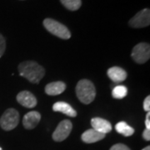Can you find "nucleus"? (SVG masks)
<instances>
[{
  "label": "nucleus",
  "mask_w": 150,
  "mask_h": 150,
  "mask_svg": "<svg viewBox=\"0 0 150 150\" xmlns=\"http://www.w3.org/2000/svg\"><path fill=\"white\" fill-rule=\"evenodd\" d=\"M18 72L22 77L33 83H38L45 74V70L34 61H24L18 65Z\"/></svg>",
  "instance_id": "obj_1"
},
{
  "label": "nucleus",
  "mask_w": 150,
  "mask_h": 150,
  "mask_svg": "<svg viewBox=\"0 0 150 150\" xmlns=\"http://www.w3.org/2000/svg\"><path fill=\"white\" fill-rule=\"evenodd\" d=\"M76 95L84 104H89L96 96V90L93 83L90 80L82 79L76 86Z\"/></svg>",
  "instance_id": "obj_2"
},
{
  "label": "nucleus",
  "mask_w": 150,
  "mask_h": 150,
  "mask_svg": "<svg viewBox=\"0 0 150 150\" xmlns=\"http://www.w3.org/2000/svg\"><path fill=\"white\" fill-rule=\"evenodd\" d=\"M43 26L48 32L62 39H69L71 37V33L65 25L52 18H46L43 20Z\"/></svg>",
  "instance_id": "obj_3"
},
{
  "label": "nucleus",
  "mask_w": 150,
  "mask_h": 150,
  "mask_svg": "<svg viewBox=\"0 0 150 150\" xmlns=\"http://www.w3.org/2000/svg\"><path fill=\"white\" fill-rule=\"evenodd\" d=\"M19 122V113L14 108L7 109L0 118V126L5 131L15 129Z\"/></svg>",
  "instance_id": "obj_4"
},
{
  "label": "nucleus",
  "mask_w": 150,
  "mask_h": 150,
  "mask_svg": "<svg viewBox=\"0 0 150 150\" xmlns=\"http://www.w3.org/2000/svg\"><path fill=\"white\" fill-rule=\"evenodd\" d=\"M132 58L138 64H144L150 58V46L149 43L137 44L132 51Z\"/></svg>",
  "instance_id": "obj_5"
},
{
  "label": "nucleus",
  "mask_w": 150,
  "mask_h": 150,
  "mask_svg": "<svg viewBox=\"0 0 150 150\" xmlns=\"http://www.w3.org/2000/svg\"><path fill=\"white\" fill-rule=\"evenodd\" d=\"M72 129H73V123L71 121L68 119L61 121L52 135L53 139L56 142L64 141L69 136Z\"/></svg>",
  "instance_id": "obj_6"
},
{
  "label": "nucleus",
  "mask_w": 150,
  "mask_h": 150,
  "mask_svg": "<svg viewBox=\"0 0 150 150\" xmlns=\"http://www.w3.org/2000/svg\"><path fill=\"white\" fill-rule=\"evenodd\" d=\"M129 26L135 28H140L149 26L150 24V10L144 8L139 11L134 18H132L129 23Z\"/></svg>",
  "instance_id": "obj_7"
},
{
  "label": "nucleus",
  "mask_w": 150,
  "mask_h": 150,
  "mask_svg": "<svg viewBox=\"0 0 150 150\" xmlns=\"http://www.w3.org/2000/svg\"><path fill=\"white\" fill-rule=\"evenodd\" d=\"M17 101L23 107L32 108L37 105V99L32 93L28 91H22L17 95Z\"/></svg>",
  "instance_id": "obj_8"
},
{
  "label": "nucleus",
  "mask_w": 150,
  "mask_h": 150,
  "mask_svg": "<svg viewBox=\"0 0 150 150\" xmlns=\"http://www.w3.org/2000/svg\"><path fill=\"white\" fill-rule=\"evenodd\" d=\"M93 129L103 134H108L112 130V124L106 119L101 118H93L91 120Z\"/></svg>",
  "instance_id": "obj_9"
},
{
  "label": "nucleus",
  "mask_w": 150,
  "mask_h": 150,
  "mask_svg": "<svg viewBox=\"0 0 150 150\" xmlns=\"http://www.w3.org/2000/svg\"><path fill=\"white\" fill-rule=\"evenodd\" d=\"M41 119V114L37 111L26 113L23 118V124L26 129H33L37 126Z\"/></svg>",
  "instance_id": "obj_10"
},
{
  "label": "nucleus",
  "mask_w": 150,
  "mask_h": 150,
  "mask_svg": "<svg viewBox=\"0 0 150 150\" xmlns=\"http://www.w3.org/2000/svg\"><path fill=\"white\" fill-rule=\"evenodd\" d=\"M105 136H106V134H101L93 129H88L87 131H85L82 134L81 139L86 144H93V143H96V142L103 139L105 138Z\"/></svg>",
  "instance_id": "obj_11"
},
{
  "label": "nucleus",
  "mask_w": 150,
  "mask_h": 150,
  "mask_svg": "<svg viewBox=\"0 0 150 150\" xmlns=\"http://www.w3.org/2000/svg\"><path fill=\"white\" fill-rule=\"evenodd\" d=\"M108 78L114 83H120L127 79V72L120 67H112L107 72Z\"/></svg>",
  "instance_id": "obj_12"
},
{
  "label": "nucleus",
  "mask_w": 150,
  "mask_h": 150,
  "mask_svg": "<svg viewBox=\"0 0 150 150\" xmlns=\"http://www.w3.org/2000/svg\"><path fill=\"white\" fill-rule=\"evenodd\" d=\"M66 89V84L62 81L50 83L45 87V93L50 96H55L61 94Z\"/></svg>",
  "instance_id": "obj_13"
},
{
  "label": "nucleus",
  "mask_w": 150,
  "mask_h": 150,
  "mask_svg": "<svg viewBox=\"0 0 150 150\" xmlns=\"http://www.w3.org/2000/svg\"><path fill=\"white\" fill-rule=\"evenodd\" d=\"M53 110L54 112H60L64 113L65 115L74 118L77 116V112L70 104L65 102H57L53 105Z\"/></svg>",
  "instance_id": "obj_14"
},
{
  "label": "nucleus",
  "mask_w": 150,
  "mask_h": 150,
  "mask_svg": "<svg viewBox=\"0 0 150 150\" xmlns=\"http://www.w3.org/2000/svg\"><path fill=\"white\" fill-rule=\"evenodd\" d=\"M115 129L118 132V134H122L125 137H129L132 136L134 134V128H132L131 126H129V124L125 122H119L116 124Z\"/></svg>",
  "instance_id": "obj_15"
},
{
  "label": "nucleus",
  "mask_w": 150,
  "mask_h": 150,
  "mask_svg": "<svg viewBox=\"0 0 150 150\" xmlns=\"http://www.w3.org/2000/svg\"><path fill=\"white\" fill-rule=\"evenodd\" d=\"M128 94V88L123 85H118L113 88L112 91V98L116 99H122L127 96Z\"/></svg>",
  "instance_id": "obj_16"
},
{
  "label": "nucleus",
  "mask_w": 150,
  "mask_h": 150,
  "mask_svg": "<svg viewBox=\"0 0 150 150\" xmlns=\"http://www.w3.org/2000/svg\"><path fill=\"white\" fill-rule=\"evenodd\" d=\"M60 2L67 9L71 11L78 10L82 5L81 0H60Z\"/></svg>",
  "instance_id": "obj_17"
},
{
  "label": "nucleus",
  "mask_w": 150,
  "mask_h": 150,
  "mask_svg": "<svg viewBox=\"0 0 150 150\" xmlns=\"http://www.w3.org/2000/svg\"><path fill=\"white\" fill-rule=\"evenodd\" d=\"M6 49L5 39L2 34H0V58L4 55Z\"/></svg>",
  "instance_id": "obj_18"
},
{
  "label": "nucleus",
  "mask_w": 150,
  "mask_h": 150,
  "mask_svg": "<svg viewBox=\"0 0 150 150\" xmlns=\"http://www.w3.org/2000/svg\"><path fill=\"white\" fill-rule=\"evenodd\" d=\"M110 150H130V149L123 144H117L112 146Z\"/></svg>",
  "instance_id": "obj_19"
},
{
  "label": "nucleus",
  "mask_w": 150,
  "mask_h": 150,
  "mask_svg": "<svg viewBox=\"0 0 150 150\" xmlns=\"http://www.w3.org/2000/svg\"><path fill=\"white\" fill-rule=\"evenodd\" d=\"M144 109L146 112H149L150 110V96H147V98L144 101Z\"/></svg>",
  "instance_id": "obj_20"
},
{
  "label": "nucleus",
  "mask_w": 150,
  "mask_h": 150,
  "mask_svg": "<svg viewBox=\"0 0 150 150\" xmlns=\"http://www.w3.org/2000/svg\"><path fill=\"white\" fill-rule=\"evenodd\" d=\"M143 138L146 141H149L150 140V129H145L144 133H143Z\"/></svg>",
  "instance_id": "obj_21"
},
{
  "label": "nucleus",
  "mask_w": 150,
  "mask_h": 150,
  "mask_svg": "<svg viewBox=\"0 0 150 150\" xmlns=\"http://www.w3.org/2000/svg\"><path fill=\"white\" fill-rule=\"evenodd\" d=\"M145 126H146V129H150V112H147V115H146V120H145Z\"/></svg>",
  "instance_id": "obj_22"
},
{
  "label": "nucleus",
  "mask_w": 150,
  "mask_h": 150,
  "mask_svg": "<svg viewBox=\"0 0 150 150\" xmlns=\"http://www.w3.org/2000/svg\"><path fill=\"white\" fill-rule=\"evenodd\" d=\"M142 150H150V147L149 146H147V147H145V148H144Z\"/></svg>",
  "instance_id": "obj_23"
},
{
  "label": "nucleus",
  "mask_w": 150,
  "mask_h": 150,
  "mask_svg": "<svg viewBox=\"0 0 150 150\" xmlns=\"http://www.w3.org/2000/svg\"><path fill=\"white\" fill-rule=\"evenodd\" d=\"M0 150H3V149H2V148H1V147H0Z\"/></svg>",
  "instance_id": "obj_24"
}]
</instances>
